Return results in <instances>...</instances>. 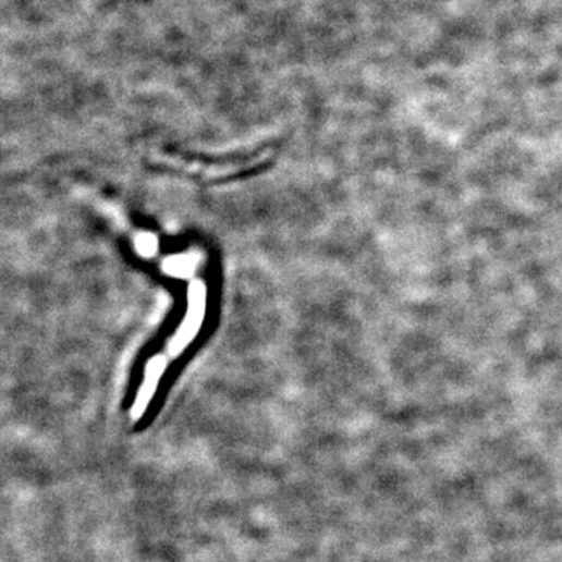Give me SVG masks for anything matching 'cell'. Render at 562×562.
I'll use <instances>...</instances> for the list:
<instances>
[{"mask_svg": "<svg viewBox=\"0 0 562 562\" xmlns=\"http://www.w3.org/2000/svg\"><path fill=\"white\" fill-rule=\"evenodd\" d=\"M204 304H205V295L204 288L200 284H194L193 291H191V309L190 315H187L186 322L183 323V327L180 328L179 334L174 340V344H172L171 351L172 353L182 351L183 347L193 340L194 333H196L197 328H199L201 322V316H204Z\"/></svg>", "mask_w": 562, "mask_h": 562, "instance_id": "1", "label": "cell"}, {"mask_svg": "<svg viewBox=\"0 0 562 562\" xmlns=\"http://www.w3.org/2000/svg\"><path fill=\"white\" fill-rule=\"evenodd\" d=\"M191 266H193V262L190 261V258H172L169 259L168 265H166V270H168L169 273H186Z\"/></svg>", "mask_w": 562, "mask_h": 562, "instance_id": "2", "label": "cell"}, {"mask_svg": "<svg viewBox=\"0 0 562 562\" xmlns=\"http://www.w3.org/2000/svg\"><path fill=\"white\" fill-rule=\"evenodd\" d=\"M138 248L140 254L152 255L157 248V241L154 236H140L138 240Z\"/></svg>", "mask_w": 562, "mask_h": 562, "instance_id": "3", "label": "cell"}]
</instances>
